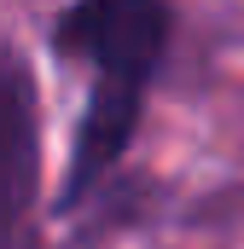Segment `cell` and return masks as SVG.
I'll return each instance as SVG.
<instances>
[{"mask_svg": "<svg viewBox=\"0 0 244 249\" xmlns=\"http://www.w3.org/2000/svg\"><path fill=\"white\" fill-rule=\"evenodd\" d=\"M59 41L64 53H81L99 70V87L87 99L81 139H76V162H70V203H76L134 139L145 81L169 47V12L163 6H81L59 23Z\"/></svg>", "mask_w": 244, "mask_h": 249, "instance_id": "1", "label": "cell"}, {"mask_svg": "<svg viewBox=\"0 0 244 249\" xmlns=\"http://www.w3.org/2000/svg\"><path fill=\"white\" fill-rule=\"evenodd\" d=\"M12 151H18V110H12V93L0 87V197H6V168H12Z\"/></svg>", "mask_w": 244, "mask_h": 249, "instance_id": "2", "label": "cell"}]
</instances>
